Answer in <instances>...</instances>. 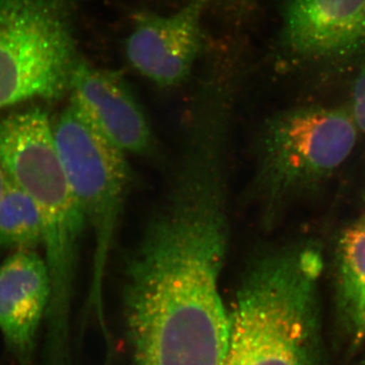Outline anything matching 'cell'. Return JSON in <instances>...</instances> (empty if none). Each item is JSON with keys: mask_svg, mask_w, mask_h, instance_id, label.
Returning a JSON list of instances; mask_svg holds the SVG:
<instances>
[{"mask_svg": "<svg viewBox=\"0 0 365 365\" xmlns=\"http://www.w3.org/2000/svg\"><path fill=\"white\" fill-rule=\"evenodd\" d=\"M323 260L316 244L297 242L250 261L230 312L223 365H321Z\"/></svg>", "mask_w": 365, "mask_h": 365, "instance_id": "6da1fadb", "label": "cell"}, {"mask_svg": "<svg viewBox=\"0 0 365 365\" xmlns=\"http://www.w3.org/2000/svg\"><path fill=\"white\" fill-rule=\"evenodd\" d=\"M220 274L193 268H125L130 365H223L230 313Z\"/></svg>", "mask_w": 365, "mask_h": 365, "instance_id": "7a4b0ae2", "label": "cell"}, {"mask_svg": "<svg viewBox=\"0 0 365 365\" xmlns=\"http://www.w3.org/2000/svg\"><path fill=\"white\" fill-rule=\"evenodd\" d=\"M0 163L39 211L51 279L46 319L57 325L71 324L79 247L88 225L44 110L28 108L0 118Z\"/></svg>", "mask_w": 365, "mask_h": 365, "instance_id": "3957f363", "label": "cell"}, {"mask_svg": "<svg viewBox=\"0 0 365 365\" xmlns=\"http://www.w3.org/2000/svg\"><path fill=\"white\" fill-rule=\"evenodd\" d=\"M360 134L347 109L295 108L269 119L258 140L256 189L267 222L325 184L351 155Z\"/></svg>", "mask_w": 365, "mask_h": 365, "instance_id": "277c9868", "label": "cell"}, {"mask_svg": "<svg viewBox=\"0 0 365 365\" xmlns=\"http://www.w3.org/2000/svg\"><path fill=\"white\" fill-rule=\"evenodd\" d=\"M53 134L67 179L93 237L86 309L96 314L107 331L104 284L130 179L126 153L71 103L53 124Z\"/></svg>", "mask_w": 365, "mask_h": 365, "instance_id": "5b68a950", "label": "cell"}, {"mask_svg": "<svg viewBox=\"0 0 365 365\" xmlns=\"http://www.w3.org/2000/svg\"><path fill=\"white\" fill-rule=\"evenodd\" d=\"M78 61L63 0H0V109L63 97Z\"/></svg>", "mask_w": 365, "mask_h": 365, "instance_id": "8992f818", "label": "cell"}, {"mask_svg": "<svg viewBox=\"0 0 365 365\" xmlns=\"http://www.w3.org/2000/svg\"><path fill=\"white\" fill-rule=\"evenodd\" d=\"M210 0H191L176 13L138 14L125 43L129 64L151 83L174 86L186 79L202 44V19Z\"/></svg>", "mask_w": 365, "mask_h": 365, "instance_id": "52a82bcc", "label": "cell"}, {"mask_svg": "<svg viewBox=\"0 0 365 365\" xmlns=\"http://www.w3.org/2000/svg\"><path fill=\"white\" fill-rule=\"evenodd\" d=\"M51 297L45 258L14 252L0 265V334L14 365H32Z\"/></svg>", "mask_w": 365, "mask_h": 365, "instance_id": "ba28073f", "label": "cell"}, {"mask_svg": "<svg viewBox=\"0 0 365 365\" xmlns=\"http://www.w3.org/2000/svg\"><path fill=\"white\" fill-rule=\"evenodd\" d=\"M71 104L124 153L145 155L153 137L145 115L123 79L79 60L72 73Z\"/></svg>", "mask_w": 365, "mask_h": 365, "instance_id": "9c48e42d", "label": "cell"}, {"mask_svg": "<svg viewBox=\"0 0 365 365\" xmlns=\"http://www.w3.org/2000/svg\"><path fill=\"white\" fill-rule=\"evenodd\" d=\"M283 38L307 59L351 56L365 50V0H285Z\"/></svg>", "mask_w": 365, "mask_h": 365, "instance_id": "30bf717a", "label": "cell"}, {"mask_svg": "<svg viewBox=\"0 0 365 365\" xmlns=\"http://www.w3.org/2000/svg\"><path fill=\"white\" fill-rule=\"evenodd\" d=\"M336 297L355 344L365 340V217L346 228L335 256Z\"/></svg>", "mask_w": 365, "mask_h": 365, "instance_id": "8fae6325", "label": "cell"}, {"mask_svg": "<svg viewBox=\"0 0 365 365\" xmlns=\"http://www.w3.org/2000/svg\"><path fill=\"white\" fill-rule=\"evenodd\" d=\"M43 225L31 197L7 175L0 197V248L36 251L43 246Z\"/></svg>", "mask_w": 365, "mask_h": 365, "instance_id": "7c38bea8", "label": "cell"}, {"mask_svg": "<svg viewBox=\"0 0 365 365\" xmlns=\"http://www.w3.org/2000/svg\"><path fill=\"white\" fill-rule=\"evenodd\" d=\"M347 110L360 135L365 136V66L353 83L351 100Z\"/></svg>", "mask_w": 365, "mask_h": 365, "instance_id": "4fadbf2b", "label": "cell"}, {"mask_svg": "<svg viewBox=\"0 0 365 365\" xmlns=\"http://www.w3.org/2000/svg\"><path fill=\"white\" fill-rule=\"evenodd\" d=\"M7 179V174L6 170L2 167L1 163H0V197L2 195L4 187H6V182Z\"/></svg>", "mask_w": 365, "mask_h": 365, "instance_id": "5bb4252c", "label": "cell"}, {"mask_svg": "<svg viewBox=\"0 0 365 365\" xmlns=\"http://www.w3.org/2000/svg\"><path fill=\"white\" fill-rule=\"evenodd\" d=\"M364 202H365V199H364Z\"/></svg>", "mask_w": 365, "mask_h": 365, "instance_id": "9a60e30c", "label": "cell"}]
</instances>
